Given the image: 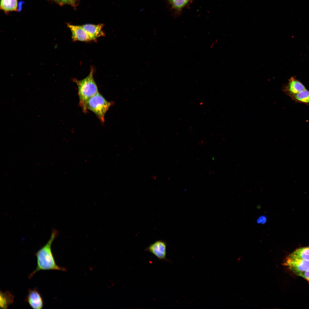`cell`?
<instances>
[{
	"label": "cell",
	"instance_id": "obj_18",
	"mask_svg": "<svg viewBox=\"0 0 309 309\" xmlns=\"http://www.w3.org/2000/svg\"><path fill=\"white\" fill-rule=\"evenodd\" d=\"M217 41H218V40H217V39L215 40V41L211 43V44L210 45V47L211 48H212L213 47V46L215 45V44L216 43H217Z\"/></svg>",
	"mask_w": 309,
	"mask_h": 309
},
{
	"label": "cell",
	"instance_id": "obj_19",
	"mask_svg": "<svg viewBox=\"0 0 309 309\" xmlns=\"http://www.w3.org/2000/svg\"><path fill=\"white\" fill-rule=\"evenodd\" d=\"M170 0L172 2L173 1V0Z\"/></svg>",
	"mask_w": 309,
	"mask_h": 309
},
{
	"label": "cell",
	"instance_id": "obj_1",
	"mask_svg": "<svg viewBox=\"0 0 309 309\" xmlns=\"http://www.w3.org/2000/svg\"><path fill=\"white\" fill-rule=\"evenodd\" d=\"M58 234V231L54 230L47 243L35 253L37 266L36 269L29 275L28 277L29 279L31 278L37 272L41 270H65L64 268L56 264L52 251V244Z\"/></svg>",
	"mask_w": 309,
	"mask_h": 309
},
{
	"label": "cell",
	"instance_id": "obj_9",
	"mask_svg": "<svg viewBox=\"0 0 309 309\" xmlns=\"http://www.w3.org/2000/svg\"><path fill=\"white\" fill-rule=\"evenodd\" d=\"M87 32L92 40L104 36V34L102 31L103 25L86 24L81 25Z\"/></svg>",
	"mask_w": 309,
	"mask_h": 309
},
{
	"label": "cell",
	"instance_id": "obj_14",
	"mask_svg": "<svg viewBox=\"0 0 309 309\" xmlns=\"http://www.w3.org/2000/svg\"><path fill=\"white\" fill-rule=\"evenodd\" d=\"M190 0H173L172 2L173 7L178 10L185 7Z\"/></svg>",
	"mask_w": 309,
	"mask_h": 309
},
{
	"label": "cell",
	"instance_id": "obj_3",
	"mask_svg": "<svg viewBox=\"0 0 309 309\" xmlns=\"http://www.w3.org/2000/svg\"><path fill=\"white\" fill-rule=\"evenodd\" d=\"M114 104L106 100L99 92L90 98L87 103V108L93 112L102 122L105 121V114Z\"/></svg>",
	"mask_w": 309,
	"mask_h": 309
},
{
	"label": "cell",
	"instance_id": "obj_2",
	"mask_svg": "<svg viewBox=\"0 0 309 309\" xmlns=\"http://www.w3.org/2000/svg\"><path fill=\"white\" fill-rule=\"evenodd\" d=\"M94 70L92 67L89 74L83 79L74 80L77 86L79 98V105L85 113L88 112L87 103L89 99L98 92L94 81L93 74Z\"/></svg>",
	"mask_w": 309,
	"mask_h": 309
},
{
	"label": "cell",
	"instance_id": "obj_5",
	"mask_svg": "<svg viewBox=\"0 0 309 309\" xmlns=\"http://www.w3.org/2000/svg\"><path fill=\"white\" fill-rule=\"evenodd\" d=\"M283 264L295 275L309 270V261L298 258L288 256L285 259Z\"/></svg>",
	"mask_w": 309,
	"mask_h": 309
},
{
	"label": "cell",
	"instance_id": "obj_15",
	"mask_svg": "<svg viewBox=\"0 0 309 309\" xmlns=\"http://www.w3.org/2000/svg\"><path fill=\"white\" fill-rule=\"evenodd\" d=\"M51 0L57 3L60 5L70 4L74 5L75 2L76 0Z\"/></svg>",
	"mask_w": 309,
	"mask_h": 309
},
{
	"label": "cell",
	"instance_id": "obj_12",
	"mask_svg": "<svg viewBox=\"0 0 309 309\" xmlns=\"http://www.w3.org/2000/svg\"><path fill=\"white\" fill-rule=\"evenodd\" d=\"M17 5V0H1L0 8L6 12L16 11Z\"/></svg>",
	"mask_w": 309,
	"mask_h": 309
},
{
	"label": "cell",
	"instance_id": "obj_16",
	"mask_svg": "<svg viewBox=\"0 0 309 309\" xmlns=\"http://www.w3.org/2000/svg\"><path fill=\"white\" fill-rule=\"evenodd\" d=\"M296 275L309 281V270L303 272L297 273Z\"/></svg>",
	"mask_w": 309,
	"mask_h": 309
},
{
	"label": "cell",
	"instance_id": "obj_11",
	"mask_svg": "<svg viewBox=\"0 0 309 309\" xmlns=\"http://www.w3.org/2000/svg\"><path fill=\"white\" fill-rule=\"evenodd\" d=\"M290 97L296 102L309 105V91L306 89Z\"/></svg>",
	"mask_w": 309,
	"mask_h": 309
},
{
	"label": "cell",
	"instance_id": "obj_10",
	"mask_svg": "<svg viewBox=\"0 0 309 309\" xmlns=\"http://www.w3.org/2000/svg\"><path fill=\"white\" fill-rule=\"evenodd\" d=\"M288 256L291 257L303 259L309 261V246L297 248Z\"/></svg>",
	"mask_w": 309,
	"mask_h": 309
},
{
	"label": "cell",
	"instance_id": "obj_17",
	"mask_svg": "<svg viewBox=\"0 0 309 309\" xmlns=\"http://www.w3.org/2000/svg\"><path fill=\"white\" fill-rule=\"evenodd\" d=\"M266 220L265 217H261L258 219V222L259 223H264L265 222Z\"/></svg>",
	"mask_w": 309,
	"mask_h": 309
},
{
	"label": "cell",
	"instance_id": "obj_7",
	"mask_svg": "<svg viewBox=\"0 0 309 309\" xmlns=\"http://www.w3.org/2000/svg\"><path fill=\"white\" fill-rule=\"evenodd\" d=\"M282 89L284 93L289 96L306 89L301 82L293 77L288 80V82L282 87Z\"/></svg>",
	"mask_w": 309,
	"mask_h": 309
},
{
	"label": "cell",
	"instance_id": "obj_8",
	"mask_svg": "<svg viewBox=\"0 0 309 309\" xmlns=\"http://www.w3.org/2000/svg\"><path fill=\"white\" fill-rule=\"evenodd\" d=\"M67 25L71 31L72 38L74 41L87 42L92 40L82 26L74 25L69 24Z\"/></svg>",
	"mask_w": 309,
	"mask_h": 309
},
{
	"label": "cell",
	"instance_id": "obj_13",
	"mask_svg": "<svg viewBox=\"0 0 309 309\" xmlns=\"http://www.w3.org/2000/svg\"><path fill=\"white\" fill-rule=\"evenodd\" d=\"M0 307L2 308H7L13 302L14 297L9 292L0 293Z\"/></svg>",
	"mask_w": 309,
	"mask_h": 309
},
{
	"label": "cell",
	"instance_id": "obj_6",
	"mask_svg": "<svg viewBox=\"0 0 309 309\" xmlns=\"http://www.w3.org/2000/svg\"><path fill=\"white\" fill-rule=\"evenodd\" d=\"M25 301L34 309H41L43 306L42 298L37 288L29 289Z\"/></svg>",
	"mask_w": 309,
	"mask_h": 309
},
{
	"label": "cell",
	"instance_id": "obj_4",
	"mask_svg": "<svg viewBox=\"0 0 309 309\" xmlns=\"http://www.w3.org/2000/svg\"><path fill=\"white\" fill-rule=\"evenodd\" d=\"M167 246L166 241L160 239L149 245L144 250L154 255L159 260L171 263V261L167 258Z\"/></svg>",
	"mask_w": 309,
	"mask_h": 309
}]
</instances>
